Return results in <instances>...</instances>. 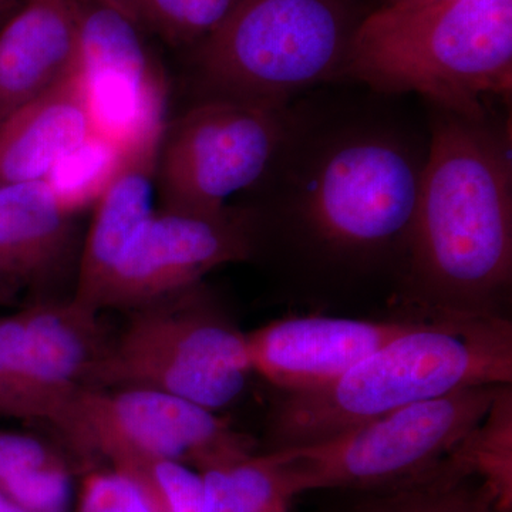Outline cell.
Instances as JSON below:
<instances>
[{"instance_id": "cell-21", "label": "cell", "mask_w": 512, "mask_h": 512, "mask_svg": "<svg viewBox=\"0 0 512 512\" xmlns=\"http://www.w3.org/2000/svg\"><path fill=\"white\" fill-rule=\"evenodd\" d=\"M123 157V148L94 133L62 158L45 181L64 210L76 215L96 204Z\"/></svg>"}, {"instance_id": "cell-28", "label": "cell", "mask_w": 512, "mask_h": 512, "mask_svg": "<svg viewBox=\"0 0 512 512\" xmlns=\"http://www.w3.org/2000/svg\"><path fill=\"white\" fill-rule=\"evenodd\" d=\"M19 6V0H0V26L15 12Z\"/></svg>"}, {"instance_id": "cell-15", "label": "cell", "mask_w": 512, "mask_h": 512, "mask_svg": "<svg viewBox=\"0 0 512 512\" xmlns=\"http://www.w3.org/2000/svg\"><path fill=\"white\" fill-rule=\"evenodd\" d=\"M163 136L164 133L158 134L124 151L119 170L94 204L72 296L74 301L94 311L101 312L100 296L111 272L156 212L154 197Z\"/></svg>"}, {"instance_id": "cell-30", "label": "cell", "mask_w": 512, "mask_h": 512, "mask_svg": "<svg viewBox=\"0 0 512 512\" xmlns=\"http://www.w3.org/2000/svg\"><path fill=\"white\" fill-rule=\"evenodd\" d=\"M437 2V0H392V3L403 6H419L426 5V3Z\"/></svg>"}, {"instance_id": "cell-17", "label": "cell", "mask_w": 512, "mask_h": 512, "mask_svg": "<svg viewBox=\"0 0 512 512\" xmlns=\"http://www.w3.org/2000/svg\"><path fill=\"white\" fill-rule=\"evenodd\" d=\"M74 215L43 181L0 184V279L43 281L74 247Z\"/></svg>"}, {"instance_id": "cell-13", "label": "cell", "mask_w": 512, "mask_h": 512, "mask_svg": "<svg viewBox=\"0 0 512 512\" xmlns=\"http://www.w3.org/2000/svg\"><path fill=\"white\" fill-rule=\"evenodd\" d=\"M417 320L292 316L247 333L252 372L286 393L311 392L416 325Z\"/></svg>"}, {"instance_id": "cell-2", "label": "cell", "mask_w": 512, "mask_h": 512, "mask_svg": "<svg viewBox=\"0 0 512 512\" xmlns=\"http://www.w3.org/2000/svg\"><path fill=\"white\" fill-rule=\"evenodd\" d=\"M426 318L328 386L286 394L269 420L268 451L318 443L454 390L511 384L512 323L507 316Z\"/></svg>"}, {"instance_id": "cell-12", "label": "cell", "mask_w": 512, "mask_h": 512, "mask_svg": "<svg viewBox=\"0 0 512 512\" xmlns=\"http://www.w3.org/2000/svg\"><path fill=\"white\" fill-rule=\"evenodd\" d=\"M23 372L19 419L43 420L57 430L82 394L111 333L100 312L69 301L36 302L22 309Z\"/></svg>"}, {"instance_id": "cell-20", "label": "cell", "mask_w": 512, "mask_h": 512, "mask_svg": "<svg viewBox=\"0 0 512 512\" xmlns=\"http://www.w3.org/2000/svg\"><path fill=\"white\" fill-rule=\"evenodd\" d=\"M493 495L501 511L512 510V389L504 384L476 429L448 456Z\"/></svg>"}, {"instance_id": "cell-9", "label": "cell", "mask_w": 512, "mask_h": 512, "mask_svg": "<svg viewBox=\"0 0 512 512\" xmlns=\"http://www.w3.org/2000/svg\"><path fill=\"white\" fill-rule=\"evenodd\" d=\"M74 446L106 458L134 453L197 471L256 453V443L207 407L141 387L87 389L63 431Z\"/></svg>"}, {"instance_id": "cell-23", "label": "cell", "mask_w": 512, "mask_h": 512, "mask_svg": "<svg viewBox=\"0 0 512 512\" xmlns=\"http://www.w3.org/2000/svg\"><path fill=\"white\" fill-rule=\"evenodd\" d=\"M241 0H144V25L173 46L200 45Z\"/></svg>"}, {"instance_id": "cell-16", "label": "cell", "mask_w": 512, "mask_h": 512, "mask_svg": "<svg viewBox=\"0 0 512 512\" xmlns=\"http://www.w3.org/2000/svg\"><path fill=\"white\" fill-rule=\"evenodd\" d=\"M96 133L79 72L0 123V184L43 181Z\"/></svg>"}, {"instance_id": "cell-19", "label": "cell", "mask_w": 512, "mask_h": 512, "mask_svg": "<svg viewBox=\"0 0 512 512\" xmlns=\"http://www.w3.org/2000/svg\"><path fill=\"white\" fill-rule=\"evenodd\" d=\"M349 512H504L476 477L446 458L423 476L369 491Z\"/></svg>"}, {"instance_id": "cell-7", "label": "cell", "mask_w": 512, "mask_h": 512, "mask_svg": "<svg viewBox=\"0 0 512 512\" xmlns=\"http://www.w3.org/2000/svg\"><path fill=\"white\" fill-rule=\"evenodd\" d=\"M504 384H484L403 407L329 439L272 450L293 494L386 490L439 466L490 410Z\"/></svg>"}, {"instance_id": "cell-29", "label": "cell", "mask_w": 512, "mask_h": 512, "mask_svg": "<svg viewBox=\"0 0 512 512\" xmlns=\"http://www.w3.org/2000/svg\"><path fill=\"white\" fill-rule=\"evenodd\" d=\"M0 512H26L23 508H20L15 501L10 500L8 495L0 490Z\"/></svg>"}, {"instance_id": "cell-22", "label": "cell", "mask_w": 512, "mask_h": 512, "mask_svg": "<svg viewBox=\"0 0 512 512\" xmlns=\"http://www.w3.org/2000/svg\"><path fill=\"white\" fill-rule=\"evenodd\" d=\"M143 491L158 512H204V490L200 471L168 458L134 453L106 457Z\"/></svg>"}, {"instance_id": "cell-11", "label": "cell", "mask_w": 512, "mask_h": 512, "mask_svg": "<svg viewBox=\"0 0 512 512\" xmlns=\"http://www.w3.org/2000/svg\"><path fill=\"white\" fill-rule=\"evenodd\" d=\"M79 66L94 130L128 148L164 133L167 90L143 28L97 0H76Z\"/></svg>"}, {"instance_id": "cell-3", "label": "cell", "mask_w": 512, "mask_h": 512, "mask_svg": "<svg viewBox=\"0 0 512 512\" xmlns=\"http://www.w3.org/2000/svg\"><path fill=\"white\" fill-rule=\"evenodd\" d=\"M339 79L487 119L485 101L511 92L512 0L390 3L360 20Z\"/></svg>"}, {"instance_id": "cell-24", "label": "cell", "mask_w": 512, "mask_h": 512, "mask_svg": "<svg viewBox=\"0 0 512 512\" xmlns=\"http://www.w3.org/2000/svg\"><path fill=\"white\" fill-rule=\"evenodd\" d=\"M59 468L69 467L45 440L32 434L0 430V488Z\"/></svg>"}, {"instance_id": "cell-25", "label": "cell", "mask_w": 512, "mask_h": 512, "mask_svg": "<svg viewBox=\"0 0 512 512\" xmlns=\"http://www.w3.org/2000/svg\"><path fill=\"white\" fill-rule=\"evenodd\" d=\"M77 512H158L143 491L119 471H94L84 480Z\"/></svg>"}, {"instance_id": "cell-27", "label": "cell", "mask_w": 512, "mask_h": 512, "mask_svg": "<svg viewBox=\"0 0 512 512\" xmlns=\"http://www.w3.org/2000/svg\"><path fill=\"white\" fill-rule=\"evenodd\" d=\"M97 2L119 10L146 30V25H144V0H97Z\"/></svg>"}, {"instance_id": "cell-10", "label": "cell", "mask_w": 512, "mask_h": 512, "mask_svg": "<svg viewBox=\"0 0 512 512\" xmlns=\"http://www.w3.org/2000/svg\"><path fill=\"white\" fill-rule=\"evenodd\" d=\"M256 249V217L158 210L128 245L101 292L99 309H131L201 284L222 265L245 262Z\"/></svg>"}, {"instance_id": "cell-6", "label": "cell", "mask_w": 512, "mask_h": 512, "mask_svg": "<svg viewBox=\"0 0 512 512\" xmlns=\"http://www.w3.org/2000/svg\"><path fill=\"white\" fill-rule=\"evenodd\" d=\"M200 285L128 311L94 365L90 387L158 390L217 413L238 400L252 373L247 333Z\"/></svg>"}, {"instance_id": "cell-26", "label": "cell", "mask_w": 512, "mask_h": 512, "mask_svg": "<svg viewBox=\"0 0 512 512\" xmlns=\"http://www.w3.org/2000/svg\"><path fill=\"white\" fill-rule=\"evenodd\" d=\"M23 339L22 311L0 316V416L19 419Z\"/></svg>"}, {"instance_id": "cell-1", "label": "cell", "mask_w": 512, "mask_h": 512, "mask_svg": "<svg viewBox=\"0 0 512 512\" xmlns=\"http://www.w3.org/2000/svg\"><path fill=\"white\" fill-rule=\"evenodd\" d=\"M412 299L429 316L503 315L512 278V161L484 120L437 109L406 247Z\"/></svg>"}, {"instance_id": "cell-18", "label": "cell", "mask_w": 512, "mask_h": 512, "mask_svg": "<svg viewBox=\"0 0 512 512\" xmlns=\"http://www.w3.org/2000/svg\"><path fill=\"white\" fill-rule=\"evenodd\" d=\"M204 512H289L295 494L271 451L200 471Z\"/></svg>"}, {"instance_id": "cell-8", "label": "cell", "mask_w": 512, "mask_h": 512, "mask_svg": "<svg viewBox=\"0 0 512 512\" xmlns=\"http://www.w3.org/2000/svg\"><path fill=\"white\" fill-rule=\"evenodd\" d=\"M291 110L207 99L165 127L157 165L164 210L215 212L258 183L291 140Z\"/></svg>"}, {"instance_id": "cell-4", "label": "cell", "mask_w": 512, "mask_h": 512, "mask_svg": "<svg viewBox=\"0 0 512 512\" xmlns=\"http://www.w3.org/2000/svg\"><path fill=\"white\" fill-rule=\"evenodd\" d=\"M359 22L345 0H241L194 47L198 79L208 99L289 109L303 90L339 79Z\"/></svg>"}, {"instance_id": "cell-14", "label": "cell", "mask_w": 512, "mask_h": 512, "mask_svg": "<svg viewBox=\"0 0 512 512\" xmlns=\"http://www.w3.org/2000/svg\"><path fill=\"white\" fill-rule=\"evenodd\" d=\"M77 66L76 0H23L0 26V123Z\"/></svg>"}, {"instance_id": "cell-5", "label": "cell", "mask_w": 512, "mask_h": 512, "mask_svg": "<svg viewBox=\"0 0 512 512\" xmlns=\"http://www.w3.org/2000/svg\"><path fill=\"white\" fill-rule=\"evenodd\" d=\"M335 136L299 167L289 191L296 220L335 255L406 252L426 156L379 127Z\"/></svg>"}]
</instances>
